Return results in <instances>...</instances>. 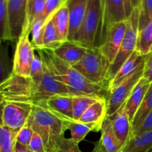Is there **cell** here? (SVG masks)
Wrapping results in <instances>:
<instances>
[{"label":"cell","mask_w":152,"mask_h":152,"mask_svg":"<svg viewBox=\"0 0 152 152\" xmlns=\"http://www.w3.org/2000/svg\"><path fill=\"white\" fill-rule=\"evenodd\" d=\"M45 66L44 73L38 80L21 77L12 73L8 78L0 83L1 102L16 101L35 104L46 101L56 94L72 96L45 64Z\"/></svg>","instance_id":"cell-1"},{"label":"cell","mask_w":152,"mask_h":152,"mask_svg":"<svg viewBox=\"0 0 152 152\" xmlns=\"http://www.w3.org/2000/svg\"><path fill=\"white\" fill-rule=\"evenodd\" d=\"M37 51L46 66L72 96L86 95L107 99L109 94L108 88L88 80L72 65L56 56L51 50L39 49Z\"/></svg>","instance_id":"cell-2"},{"label":"cell","mask_w":152,"mask_h":152,"mask_svg":"<svg viewBox=\"0 0 152 152\" xmlns=\"http://www.w3.org/2000/svg\"><path fill=\"white\" fill-rule=\"evenodd\" d=\"M69 121L50 111L45 101H42L33 104L28 123L43 140L47 152H52L59 140L65 137Z\"/></svg>","instance_id":"cell-3"},{"label":"cell","mask_w":152,"mask_h":152,"mask_svg":"<svg viewBox=\"0 0 152 152\" xmlns=\"http://www.w3.org/2000/svg\"><path fill=\"white\" fill-rule=\"evenodd\" d=\"M73 67L91 83L108 87L110 65L98 47L88 49L83 59Z\"/></svg>","instance_id":"cell-4"},{"label":"cell","mask_w":152,"mask_h":152,"mask_svg":"<svg viewBox=\"0 0 152 152\" xmlns=\"http://www.w3.org/2000/svg\"><path fill=\"white\" fill-rule=\"evenodd\" d=\"M101 18L100 0H89L84 20L72 42L87 48L97 47L96 39L99 34Z\"/></svg>","instance_id":"cell-5"},{"label":"cell","mask_w":152,"mask_h":152,"mask_svg":"<svg viewBox=\"0 0 152 152\" xmlns=\"http://www.w3.org/2000/svg\"><path fill=\"white\" fill-rule=\"evenodd\" d=\"M139 19L140 7H136L127 19L126 35L114 63L110 66L108 71V82L112 80L122 65L136 50L139 34Z\"/></svg>","instance_id":"cell-6"},{"label":"cell","mask_w":152,"mask_h":152,"mask_svg":"<svg viewBox=\"0 0 152 152\" xmlns=\"http://www.w3.org/2000/svg\"><path fill=\"white\" fill-rule=\"evenodd\" d=\"M1 124L18 133L28 123L32 113L33 104L16 101H4L1 102Z\"/></svg>","instance_id":"cell-7"},{"label":"cell","mask_w":152,"mask_h":152,"mask_svg":"<svg viewBox=\"0 0 152 152\" xmlns=\"http://www.w3.org/2000/svg\"><path fill=\"white\" fill-rule=\"evenodd\" d=\"M144 67L145 61L134 74L109 92L107 98V116L114 114L126 102L136 85L143 77Z\"/></svg>","instance_id":"cell-8"},{"label":"cell","mask_w":152,"mask_h":152,"mask_svg":"<svg viewBox=\"0 0 152 152\" xmlns=\"http://www.w3.org/2000/svg\"><path fill=\"white\" fill-rule=\"evenodd\" d=\"M100 3L102 18L97 47L103 42L108 30L114 24L127 19L123 0H100Z\"/></svg>","instance_id":"cell-9"},{"label":"cell","mask_w":152,"mask_h":152,"mask_svg":"<svg viewBox=\"0 0 152 152\" xmlns=\"http://www.w3.org/2000/svg\"><path fill=\"white\" fill-rule=\"evenodd\" d=\"M31 33L27 32L18 39L13 62V73L18 76L30 77L31 68L35 56L31 42L29 40Z\"/></svg>","instance_id":"cell-10"},{"label":"cell","mask_w":152,"mask_h":152,"mask_svg":"<svg viewBox=\"0 0 152 152\" xmlns=\"http://www.w3.org/2000/svg\"><path fill=\"white\" fill-rule=\"evenodd\" d=\"M127 30V19L114 24L108 30L103 42L99 49L106 59L110 66L117 57Z\"/></svg>","instance_id":"cell-11"},{"label":"cell","mask_w":152,"mask_h":152,"mask_svg":"<svg viewBox=\"0 0 152 152\" xmlns=\"http://www.w3.org/2000/svg\"><path fill=\"white\" fill-rule=\"evenodd\" d=\"M28 1V0H7L9 23L13 42L18 41L25 31Z\"/></svg>","instance_id":"cell-12"},{"label":"cell","mask_w":152,"mask_h":152,"mask_svg":"<svg viewBox=\"0 0 152 152\" xmlns=\"http://www.w3.org/2000/svg\"><path fill=\"white\" fill-rule=\"evenodd\" d=\"M110 119L113 132L119 142L125 146L132 137V125L126 113L125 103L114 114L107 116Z\"/></svg>","instance_id":"cell-13"},{"label":"cell","mask_w":152,"mask_h":152,"mask_svg":"<svg viewBox=\"0 0 152 152\" xmlns=\"http://www.w3.org/2000/svg\"><path fill=\"white\" fill-rule=\"evenodd\" d=\"M89 0H68L66 4L69 10V34L68 41L72 42L84 20Z\"/></svg>","instance_id":"cell-14"},{"label":"cell","mask_w":152,"mask_h":152,"mask_svg":"<svg viewBox=\"0 0 152 152\" xmlns=\"http://www.w3.org/2000/svg\"><path fill=\"white\" fill-rule=\"evenodd\" d=\"M123 147L116 137L111 120L107 117L101 129L100 139L92 152H121Z\"/></svg>","instance_id":"cell-15"},{"label":"cell","mask_w":152,"mask_h":152,"mask_svg":"<svg viewBox=\"0 0 152 152\" xmlns=\"http://www.w3.org/2000/svg\"><path fill=\"white\" fill-rule=\"evenodd\" d=\"M145 56H142L137 50H135L133 54L126 61L124 64L119 69L112 80L108 83V91H111L126 79L130 77L139 68L140 65L145 61Z\"/></svg>","instance_id":"cell-16"},{"label":"cell","mask_w":152,"mask_h":152,"mask_svg":"<svg viewBox=\"0 0 152 152\" xmlns=\"http://www.w3.org/2000/svg\"><path fill=\"white\" fill-rule=\"evenodd\" d=\"M88 49V48L78 43L67 41L62 42L59 47L51 50L56 56L73 66L83 59L87 53Z\"/></svg>","instance_id":"cell-17"},{"label":"cell","mask_w":152,"mask_h":152,"mask_svg":"<svg viewBox=\"0 0 152 152\" xmlns=\"http://www.w3.org/2000/svg\"><path fill=\"white\" fill-rule=\"evenodd\" d=\"M150 86H151V83L142 77L140 80L138 82L137 84L136 85L133 91L132 92L126 102H125L126 113L132 121V123L134 118L135 114L137 112L138 109L143 101L144 97H145Z\"/></svg>","instance_id":"cell-18"},{"label":"cell","mask_w":152,"mask_h":152,"mask_svg":"<svg viewBox=\"0 0 152 152\" xmlns=\"http://www.w3.org/2000/svg\"><path fill=\"white\" fill-rule=\"evenodd\" d=\"M49 109L62 118L74 120L72 96L68 94H56L45 101Z\"/></svg>","instance_id":"cell-19"},{"label":"cell","mask_w":152,"mask_h":152,"mask_svg":"<svg viewBox=\"0 0 152 152\" xmlns=\"http://www.w3.org/2000/svg\"><path fill=\"white\" fill-rule=\"evenodd\" d=\"M107 117V99H99L94 102L86 112L81 116L80 123L93 124L102 129V126Z\"/></svg>","instance_id":"cell-20"},{"label":"cell","mask_w":152,"mask_h":152,"mask_svg":"<svg viewBox=\"0 0 152 152\" xmlns=\"http://www.w3.org/2000/svg\"><path fill=\"white\" fill-rule=\"evenodd\" d=\"M50 19L56 28L61 42H65L68 41L70 26L69 10L68 5L66 4L62 5L53 14Z\"/></svg>","instance_id":"cell-21"},{"label":"cell","mask_w":152,"mask_h":152,"mask_svg":"<svg viewBox=\"0 0 152 152\" xmlns=\"http://www.w3.org/2000/svg\"><path fill=\"white\" fill-rule=\"evenodd\" d=\"M152 147V131L133 137L121 152H147Z\"/></svg>","instance_id":"cell-22"},{"label":"cell","mask_w":152,"mask_h":152,"mask_svg":"<svg viewBox=\"0 0 152 152\" xmlns=\"http://www.w3.org/2000/svg\"><path fill=\"white\" fill-rule=\"evenodd\" d=\"M46 6V0H28L27 6L26 27L25 33H31L33 24L39 18H42ZM23 35V34H22Z\"/></svg>","instance_id":"cell-23"},{"label":"cell","mask_w":152,"mask_h":152,"mask_svg":"<svg viewBox=\"0 0 152 152\" xmlns=\"http://www.w3.org/2000/svg\"><path fill=\"white\" fill-rule=\"evenodd\" d=\"M68 130L70 131L71 139L79 144L89 132H99L101 131V129L93 124H88L75 120H71L68 122Z\"/></svg>","instance_id":"cell-24"},{"label":"cell","mask_w":152,"mask_h":152,"mask_svg":"<svg viewBox=\"0 0 152 152\" xmlns=\"http://www.w3.org/2000/svg\"><path fill=\"white\" fill-rule=\"evenodd\" d=\"M136 50L142 56H146L152 50V21L139 31Z\"/></svg>","instance_id":"cell-25"},{"label":"cell","mask_w":152,"mask_h":152,"mask_svg":"<svg viewBox=\"0 0 152 152\" xmlns=\"http://www.w3.org/2000/svg\"><path fill=\"white\" fill-rule=\"evenodd\" d=\"M152 110V83L144 97L143 101L132 121V132L137 129Z\"/></svg>","instance_id":"cell-26"},{"label":"cell","mask_w":152,"mask_h":152,"mask_svg":"<svg viewBox=\"0 0 152 152\" xmlns=\"http://www.w3.org/2000/svg\"><path fill=\"white\" fill-rule=\"evenodd\" d=\"M99 99H102V98H98L91 96H86V95L72 96L74 120L78 121L80 117H81V116L86 112V110L94 102H95Z\"/></svg>","instance_id":"cell-27"},{"label":"cell","mask_w":152,"mask_h":152,"mask_svg":"<svg viewBox=\"0 0 152 152\" xmlns=\"http://www.w3.org/2000/svg\"><path fill=\"white\" fill-rule=\"evenodd\" d=\"M18 133L0 125V152H16Z\"/></svg>","instance_id":"cell-28"},{"label":"cell","mask_w":152,"mask_h":152,"mask_svg":"<svg viewBox=\"0 0 152 152\" xmlns=\"http://www.w3.org/2000/svg\"><path fill=\"white\" fill-rule=\"evenodd\" d=\"M62 43L56 32V28L51 19H50L45 25L42 49L53 50L59 47Z\"/></svg>","instance_id":"cell-29"},{"label":"cell","mask_w":152,"mask_h":152,"mask_svg":"<svg viewBox=\"0 0 152 152\" xmlns=\"http://www.w3.org/2000/svg\"><path fill=\"white\" fill-rule=\"evenodd\" d=\"M0 32L2 41L13 42L9 23L7 0H0Z\"/></svg>","instance_id":"cell-30"},{"label":"cell","mask_w":152,"mask_h":152,"mask_svg":"<svg viewBox=\"0 0 152 152\" xmlns=\"http://www.w3.org/2000/svg\"><path fill=\"white\" fill-rule=\"evenodd\" d=\"M45 23L41 18L35 21L31 28V34L32 37L33 46L35 50L42 49L43 48V35H44Z\"/></svg>","instance_id":"cell-31"},{"label":"cell","mask_w":152,"mask_h":152,"mask_svg":"<svg viewBox=\"0 0 152 152\" xmlns=\"http://www.w3.org/2000/svg\"><path fill=\"white\" fill-rule=\"evenodd\" d=\"M152 21V0H142L140 6L139 31Z\"/></svg>","instance_id":"cell-32"},{"label":"cell","mask_w":152,"mask_h":152,"mask_svg":"<svg viewBox=\"0 0 152 152\" xmlns=\"http://www.w3.org/2000/svg\"><path fill=\"white\" fill-rule=\"evenodd\" d=\"M12 73H13V68H10L7 49L1 46L0 50V77H1L0 83L8 78Z\"/></svg>","instance_id":"cell-33"},{"label":"cell","mask_w":152,"mask_h":152,"mask_svg":"<svg viewBox=\"0 0 152 152\" xmlns=\"http://www.w3.org/2000/svg\"><path fill=\"white\" fill-rule=\"evenodd\" d=\"M52 152H82L79 148L78 143L71 138L63 137L57 142Z\"/></svg>","instance_id":"cell-34"},{"label":"cell","mask_w":152,"mask_h":152,"mask_svg":"<svg viewBox=\"0 0 152 152\" xmlns=\"http://www.w3.org/2000/svg\"><path fill=\"white\" fill-rule=\"evenodd\" d=\"M62 5H64V0H46L45 10L41 18L45 25Z\"/></svg>","instance_id":"cell-35"},{"label":"cell","mask_w":152,"mask_h":152,"mask_svg":"<svg viewBox=\"0 0 152 152\" xmlns=\"http://www.w3.org/2000/svg\"><path fill=\"white\" fill-rule=\"evenodd\" d=\"M34 133V130H33L28 121V123L18 132L17 142L25 145V146L28 147L30 142H31V139L33 137Z\"/></svg>","instance_id":"cell-36"},{"label":"cell","mask_w":152,"mask_h":152,"mask_svg":"<svg viewBox=\"0 0 152 152\" xmlns=\"http://www.w3.org/2000/svg\"><path fill=\"white\" fill-rule=\"evenodd\" d=\"M45 69V66L42 59H41L39 55L37 56L35 54L32 65H31L30 77L34 79V80H38L42 77V75L44 73Z\"/></svg>","instance_id":"cell-37"},{"label":"cell","mask_w":152,"mask_h":152,"mask_svg":"<svg viewBox=\"0 0 152 152\" xmlns=\"http://www.w3.org/2000/svg\"><path fill=\"white\" fill-rule=\"evenodd\" d=\"M28 148L33 152H47L44 141L36 132L34 133L32 139L28 145Z\"/></svg>","instance_id":"cell-38"},{"label":"cell","mask_w":152,"mask_h":152,"mask_svg":"<svg viewBox=\"0 0 152 152\" xmlns=\"http://www.w3.org/2000/svg\"><path fill=\"white\" fill-rule=\"evenodd\" d=\"M150 131H152V110L150 111L149 114L147 115V117H145L142 124L132 132L131 138L135 136H138L140 134H142L145 133L147 132H150Z\"/></svg>","instance_id":"cell-39"},{"label":"cell","mask_w":152,"mask_h":152,"mask_svg":"<svg viewBox=\"0 0 152 152\" xmlns=\"http://www.w3.org/2000/svg\"><path fill=\"white\" fill-rule=\"evenodd\" d=\"M143 78L152 83V50L145 56V67H144Z\"/></svg>","instance_id":"cell-40"},{"label":"cell","mask_w":152,"mask_h":152,"mask_svg":"<svg viewBox=\"0 0 152 152\" xmlns=\"http://www.w3.org/2000/svg\"><path fill=\"white\" fill-rule=\"evenodd\" d=\"M124 1V6H125V10H126V17L128 18L131 16L132 11H133V7L132 5V1L131 0H123Z\"/></svg>","instance_id":"cell-41"},{"label":"cell","mask_w":152,"mask_h":152,"mask_svg":"<svg viewBox=\"0 0 152 152\" xmlns=\"http://www.w3.org/2000/svg\"><path fill=\"white\" fill-rule=\"evenodd\" d=\"M16 152H33L28 148V147L25 146L20 143H16Z\"/></svg>","instance_id":"cell-42"},{"label":"cell","mask_w":152,"mask_h":152,"mask_svg":"<svg viewBox=\"0 0 152 152\" xmlns=\"http://www.w3.org/2000/svg\"><path fill=\"white\" fill-rule=\"evenodd\" d=\"M141 1H142V0H131L133 9L136 8V7H140L141 4Z\"/></svg>","instance_id":"cell-43"},{"label":"cell","mask_w":152,"mask_h":152,"mask_svg":"<svg viewBox=\"0 0 152 152\" xmlns=\"http://www.w3.org/2000/svg\"><path fill=\"white\" fill-rule=\"evenodd\" d=\"M147 152H152V147H151V148H150V149H149V150H148V151H147Z\"/></svg>","instance_id":"cell-44"},{"label":"cell","mask_w":152,"mask_h":152,"mask_svg":"<svg viewBox=\"0 0 152 152\" xmlns=\"http://www.w3.org/2000/svg\"><path fill=\"white\" fill-rule=\"evenodd\" d=\"M68 1V0H64V4H66V2Z\"/></svg>","instance_id":"cell-45"},{"label":"cell","mask_w":152,"mask_h":152,"mask_svg":"<svg viewBox=\"0 0 152 152\" xmlns=\"http://www.w3.org/2000/svg\"></svg>","instance_id":"cell-46"}]
</instances>
